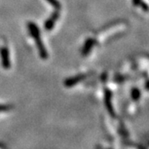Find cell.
Masks as SVG:
<instances>
[{
  "label": "cell",
  "mask_w": 149,
  "mask_h": 149,
  "mask_svg": "<svg viewBox=\"0 0 149 149\" xmlns=\"http://www.w3.org/2000/svg\"><path fill=\"white\" fill-rule=\"evenodd\" d=\"M95 39L88 38V39L85 41V44H84V46H83V48H82V55H83L84 56H88L89 53L91 52V50H92V48L94 47V46L95 45Z\"/></svg>",
  "instance_id": "8992f818"
},
{
  "label": "cell",
  "mask_w": 149,
  "mask_h": 149,
  "mask_svg": "<svg viewBox=\"0 0 149 149\" xmlns=\"http://www.w3.org/2000/svg\"><path fill=\"white\" fill-rule=\"evenodd\" d=\"M91 74H77L75 76H73V77H70V78H68L66 80H65L64 85L65 87H72L74 86V85L78 84L79 82L82 81L83 80H85V78H87L89 75H91Z\"/></svg>",
  "instance_id": "6da1fadb"
},
{
  "label": "cell",
  "mask_w": 149,
  "mask_h": 149,
  "mask_svg": "<svg viewBox=\"0 0 149 149\" xmlns=\"http://www.w3.org/2000/svg\"><path fill=\"white\" fill-rule=\"evenodd\" d=\"M110 99H111V92L109 90H105V104L106 106L109 109V111L110 113H113V110L112 109L111 102H110Z\"/></svg>",
  "instance_id": "52a82bcc"
},
{
  "label": "cell",
  "mask_w": 149,
  "mask_h": 149,
  "mask_svg": "<svg viewBox=\"0 0 149 149\" xmlns=\"http://www.w3.org/2000/svg\"><path fill=\"white\" fill-rule=\"evenodd\" d=\"M59 17H60V13H59L58 10H56L51 15V17L48 18L47 20L45 22V23H44V28L47 31H51L54 27V26H55V24H56L57 19L59 18Z\"/></svg>",
  "instance_id": "3957f363"
},
{
  "label": "cell",
  "mask_w": 149,
  "mask_h": 149,
  "mask_svg": "<svg viewBox=\"0 0 149 149\" xmlns=\"http://www.w3.org/2000/svg\"><path fill=\"white\" fill-rule=\"evenodd\" d=\"M27 28H28V31H29L30 35L34 39H37L38 37H41V32H40L39 28H38L37 25L35 22H27Z\"/></svg>",
  "instance_id": "5b68a950"
},
{
  "label": "cell",
  "mask_w": 149,
  "mask_h": 149,
  "mask_svg": "<svg viewBox=\"0 0 149 149\" xmlns=\"http://www.w3.org/2000/svg\"><path fill=\"white\" fill-rule=\"evenodd\" d=\"M0 55L2 59V65L5 70H8L11 66L10 57H9V51L5 47L0 49Z\"/></svg>",
  "instance_id": "7a4b0ae2"
},
{
  "label": "cell",
  "mask_w": 149,
  "mask_h": 149,
  "mask_svg": "<svg viewBox=\"0 0 149 149\" xmlns=\"http://www.w3.org/2000/svg\"><path fill=\"white\" fill-rule=\"evenodd\" d=\"M48 3L56 8V10H60L61 8V4L58 0H47Z\"/></svg>",
  "instance_id": "ba28073f"
},
{
  "label": "cell",
  "mask_w": 149,
  "mask_h": 149,
  "mask_svg": "<svg viewBox=\"0 0 149 149\" xmlns=\"http://www.w3.org/2000/svg\"><path fill=\"white\" fill-rule=\"evenodd\" d=\"M35 42H36V45H37V50L39 52V55L43 59V60H46L48 57V52L47 51L46 47H44V44H43L42 41V38L41 37H38L37 39H35Z\"/></svg>",
  "instance_id": "277c9868"
},
{
  "label": "cell",
  "mask_w": 149,
  "mask_h": 149,
  "mask_svg": "<svg viewBox=\"0 0 149 149\" xmlns=\"http://www.w3.org/2000/svg\"><path fill=\"white\" fill-rule=\"evenodd\" d=\"M11 107L8 105H0V111H5L9 109Z\"/></svg>",
  "instance_id": "9c48e42d"
}]
</instances>
